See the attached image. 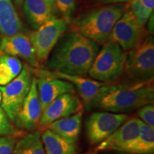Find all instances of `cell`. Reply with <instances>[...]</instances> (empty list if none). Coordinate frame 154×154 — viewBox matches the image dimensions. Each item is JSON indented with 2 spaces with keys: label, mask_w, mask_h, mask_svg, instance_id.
<instances>
[{
  "label": "cell",
  "mask_w": 154,
  "mask_h": 154,
  "mask_svg": "<svg viewBox=\"0 0 154 154\" xmlns=\"http://www.w3.org/2000/svg\"><path fill=\"white\" fill-rule=\"evenodd\" d=\"M96 2L101 4L103 5H113V4H120V3H128L131 0H95Z\"/></svg>",
  "instance_id": "29"
},
{
  "label": "cell",
  "mask_w": 154,
  "mask_h": 154,
  "mask_svg": "<svg viewBox=\"0 0 154 154\" xmlns=\"http://www.w3.org/2000/svg\"><path fill=\"white\" fill-rule=\"evenodd\" d=\"M34 74L36 75V85L42 111L59 96L76 93V88L72 83L57 78L47 69H34Z\"/></svg>",
  "instance_id": "10"
},
{
  "label": "cell",
  "mask_w": 154,
  "mask_h": 154,
  "mask_svg": "<svg viewBox=\"0 0 154 154\" xmlns=\"http://www.w3.org/2000/svg\"><path fill=\"white\" fill-rule=\"evenodd\" d=\"M50 72L57 78L72 83L74 87L76 88L77 91L86 108L91 104L98 95L101 88L106 84L85 76L69 75L60 72Z\"/></svg>",
  "instance_id": "15"
},
{
  "label": "cell",
  "mask_w": 154,
  "mask_h": 154,
  "mask_svg": "<svg viewBox=\"0 0 154 154\" xmlns=\"http://www.w3.org/2000/svg\"><path fill=\"white\" fill-rule=\"evenodd\" d=\"M42 108L38 98L36 79L34 76L29 92L25 99L15 122L18 128L34 131L37 128L42 116Z\"/></svg>",
  "instance_id": "14"
},
{
  "label": "cell",
  "mask_w": 154,
  "mask_h": 154,
  "mask_svg": "<svg viewBox=\"0 0 154 154\" xmlns=\"http://www.w3.org/2000/svg\"><path fill=\"white\" fill-rule=\"evenodd\" d=\"M14 3L17 6H21L24 2V0H13Z\"/></svg>",
  "instance_id": "32"
},
{
  "label": "cell",
  "mask_w": 154,
  "mask_h": 154,
  "mask_svg": "<svg viewBox=\"0 0 154 154\" xmlns=\"http://www.w3.org/2000/svg\"><path fill=\"white\" fill-rule=\"evenodd\" d=\"M23 64L20 59L12 56L0 54V86H6L20 74Z\"/></svg>",
  "instance_id": "22"
},
{
  "label": "cell",
  "mask_w": 154,
  "mask_h": 154,
  "mask_svg": "<svg viewBox=\"0 0 154 154\" xmlns=\"http://www.w3.org/2000/svg\"><path fill=\"white\" fill-rule=\"evenodd\" d=\"M147 35L145 26L141 25L129 9L121 16L111 32L110 39L125 51L139 44Z\"/></svg>",
  "instance_id": "9"
},
{
  "label": "cell",
  "mask_w": 154,
  "mask_h": 154,
  "mask_svg": "<svg viewBox=\"0 0 154 154\" xmlns=\"http://www.w3.org/2000/svg\"><path fill=\"white\" fill-rule=\"evenodd\" d=\"M148 24H149V30L150 32V34H153V12H152V14H151V16L148 19L147 21Z\"/></svg>",
  "instance_id": "30"
},
{
  "label": "cell",
  "mask_w": 154,
  "mask_h": 154,
  "mask_svg": "<svg viewBox=\"0 0 154 154\" xmlns=\"http://www.w3.org/2000/svg\"><path fill=\"white\" fill-rule=\"evenodd\" d=\"M116 153L114 154H129V153H120V152H116Z\"/></svg>",
  "instance_id": "35"
},
{
  "label": "cell",
  "mask_w": 154,
  "mask_h": 154,
  "mask_svg": "<svg viewBox=\"0 0 154 154\" xmlns=\"http://www.w3.org/2000/svg\"><path fill=\"white\" fill-rule=\"evenodd\" d=\"M122 153L129 154H153L154 128L141 122L139 135Z\"/></svg>",
  "instance_id": "20"
},
{
  "label": "cell",
  "mask_w": 154,
  "mask_h": 154,
  "mask_svg": "<svg viewBox=\"0 0 154 154\" xmlns=\"http://www.w3.org/2000/svg\"><path fill=\"white\" fill-rule=\"evenodd\" d=\"M128 9L132 11L133 14L136 17L140 24L145 26L148 19L152 13L150 14L146 10V9L140 4L139 0H131L129 2H128Z\"/></svg>",
  "instance_id": "25"
},
{
  "label": "cell",
  "mask_w": 154,
  "mask_h": 154,
  "mask_svg": "<svg viewBox=\"0 0 154 154\" xmlns=\"http://www.w3.org/2000/svg\"><path fill=\"white\" fill-rule=\"evenodd\" d=\"M85 154H98V153H97V151H96L95 150H94V151H90L86 152Z\"/></svg>",
  "instance_id": "33"
},
{
  "label": "cell",
  "mask_w": 154,
  "mask_h": 154,
  "mask_svg": "<svg viewBox=\"0 0 154 154\" xmlns=\"http://www.w3.org/2000/svg\"><path fill=\"white\" fill-rule=\"evenodd\" d=\"M126 113L109 111L93 113L86 122V134L88 141L92 146H97L111 136L128 119Z\"/></svg>",
  "instance_id": "8"
},
{
  "label": "cell",
  "mask_w": 154,
  "mask_h": 154,
  "mask_svg": "<svg viewBox=\"0 0 154 154\" xmlns=\"http://www.w3.org/2000/svg\"><path fill=\"white\" fill-rule=\"evenodd\" d=\"M126 59V51L109 39L99 49L88 74L100 82H116L124 75Z\"/></svg>",
  "instance_id": "4"
},
{
  "label": "cell",
  "mask_w": 154,
  "mask_h": 154,
  "mask_svg": "<svg viewBox=\"0 0 154 154\" xmlns=\"http://www.w3.org/2000/svg\"><path fill=\"white\" fill-rule=\"evenodd\" d=\"M41 137L47 154H77L76 144L61 137L49 128L43 131Z\"/></svg>",
  "instance_id": "19"
},
{
  "label": "cell",
  "mask_w": 154,
  "mask_h": 154,
  "mask_svg": "<svg viewBox=\"0 0 154 154\" xmlns=\"http://www.w3.org/2000/svg\"><path fill=\"white\" fill-rule=\"evenodd\" d=\"M24 27L11 0H0V34L11 36L22 32Z\"/></svg>",
  "instance_id": "17"
},
{
  "label": "cell",
  "mask_w": 154,
  "mask_h": 154,
  "mask_svg": "<svg viewBox=\"0 0 154 154\" xmlns=\"http://www.w3.org/2000/svg\"><path fill=\"white\" fill-rule=\"evenodd\" d=\"M140 121L148 126L154 128V106L153 103L143 106L138 109L136 112Z\"/></svg>",
  "instance_id": "26"
},
{
  "label": "cell",
  "mask_w": 154,
  "mask_h": 154,
  "mask_svg": "<svg viewBox=\"0 0 154 154\" xmlns=\"http://www.w3.org/2000/svg\"><path fill=\"white\" fill-rule=\"evenodd\" d=\"M17 142L16 136L0 137V154H12Z\"/></svg>",
  "instance_id": "27"
},
{
  "label": "cell",
  "mask_w": 154,
  "mask_h": 154,
  "mask_svg": "<svg viewBox=\"0 0 154 154\" xmlns=\"http://www.w3.org/2000/svg\"><path fill=\"white\" fill-rule=\"evenodd\" d=\"M139 2L148 12L150 14L153 12L154 0H139Z\"/></svg>",
  "instance_id": "28"
},
{
  "label": "cell",
  "mask_w": 154,
  "mask_h": 154,
  "mask_svg": "<svg viewBox=\"0 0 154 154\" xmlns=\"http://www.w3.org/2000/svg\"><path fill=\"white\" fill-rule=\"evenodd\" d=\"M99 49L95 42L72 31L56 44L47 59V70L86 76Z\"/></svg>",
  "instance_id": "1"
},
{
  "label": "cell",
  "mask_w": 154,
  "mask_h": 154,
  "mask_svg": "<svg viewBox=\"0 0 154 154\" xmlns=\"http://www.w3.org/2000/svg\"><path fill=\"white\" fill-rule=\"evenodd\" d=\"M45 1L47 2L49 4V5L51 6V7H53L54 9H56V7H55V1H54V0H45Z\"/></svg>",
  "instance_id": "31"
},
{
  "label": "cell",
  "mask_w": 154,
  "mask_h": 154,
  "mask_svg": "<svg viewBox=\"0 0 154 154\" xmlns=\"http://www.w3.org/2000/svg\"><path fill=\"white\" fill-rule=\"evenodd\" d=\"M0 50L6 54L20 58L34 69L39 68V63L30 38L22 32L11 36H3L0 42Z\"/></svg>",
  "instance_id": "13"
},
{
  "label": "cell",
  "mask_w": 154,
  "mask_h": 154,
  "mask_svg": "<svg viewBox=\"0 0 154 154\" xmlns=\"http://www.w3.org/2000/svg\"><path fill=\"white\" fill-rule=\"evenodd\" d=\"M128 8V3L103 5L85 11L69 24L72 31L103 45L110 39L115 24Z\"/></svg>",
  "instance_id": "3"
},
{
  "label": "cell",
  "mask_w": 154,
  "mask_h": 154,
  "mask_svg": "<svg viewBox=\"0 0 154 154\" xmlns=\"http://www.w3.org/2000/svg\"><path fill=\"white\" fill-rule=\"evenodd\" d=\"M141 122L136 116H129L111 136L96 146L95 151L122 153L139 135Z\"/></svg>",
  "instance_id": "12"
},
{
  "label": "cell",
  "mask_w": 154,
  "mask_h": 154,
  "mask_svg": "<svg viewBox=\"0 0 154 154\" xmlns=\"http://www.w3.org/2000/svg\"><path fill=\"white\" fill-rule=\"evenodd\" d=\"M4 109L0 106V136H19L21 132L14 126Z\"/></svg>",
  "instance_id": "24"
},
{
  "label": "cell",
  "mask_w": 154,
  "mask_h": 154,
  "mask_svg": "<svg viewBox=\"0 0 154 154\" xmlns=\"http://www.w3.org/2000/svg\"><path fill=\"white\" fill-rule=\"evenodd\" d=\"M124 74L127 82L153 81L154 40L151 35H146L136 47L126 51Z\"/></svg>",
  "instance_id": "5"
},
{
  "label": "cell",
  "mask_w": 154,
  "mask_h": 154,
  "mask_svg": "<svg viewBox=\"0 0 154 154\" xmlns=\"http://www.w3.org/2000/svg\"><path fill=\"white\" fill-rule=\"evenodd\" d=\"M55 10L45 0H24L23 2V14L34 30L54 16Z\"/></svg>",
  "instance_id": "16"
},
{
  "label": "cell",
  "mask_w": 154,
  "mask_h": 154,
  "mask_svg": "<svg viewBox=\"0 0 154 154\" xmlns=\"http://www.w3.org/2000/svg\"><path fill=\"white\" fill-rule=\"evenodd\" d=\"M153 81L148 82L105 84L88 110L100 109L109 112L126 113L143 106L153 103Z\"/></svg>",
  "instance_id": "2"
},
{
  "label": "cell",
  "mask_w": 154,
  "mask_h": 154,
  "mask_svg": "<svg viewBox=\"0 0 154 154\" xmlns=\"http://www.w3.org/2000/svg\"><path fill=\"white\" fill-rule=\"evenodd\" d=\"M68 25L64 19L54 15L37 29L30 32L28 36L39 65L47 61L56 44L66 32Z\"/></svg>",
  "instance_id": "7"
},
{
  "label": "cell",
  "mask_w": 154,
  "mask_h": 154,
  "mask_svg": "<svg viewBox=\"0 0 154 154\" xmlns=\"http://www.w3.org/2000/svg\"><path fill=\"white\" fill-rule=\"evenodd\" d=\"M1 103H2V93H1V91H0V106H1Z\"/></svg>",
  "instance_id": "34"
},
{
  "label": "cell",
  "mask_w": 154,
  "mask_h": 154,
  "mask_svg": "<svg viewBox=\"0 0 154 154\" xmlns=\"http://www.w3.org/2000/svg\"><path fill=\"white\" fill-rule=\"evenodd\" d=\"M82 111L76 113L71 116L54 121L48 128L61 137L76 144L82 130Z\"/></svg>",
  "instance_id": "18"
},
{
  "label": "cell",
  "mask_w": 154,
  "mask_h": 154,
  "mask_svg": "<svg viewBox=\"0 0 154 154\" xmlns=\"http://www.w3.org/2000/svg\"><path fill=\"white\" fill-rule=\"evenodd\" d=\"M83 111V103L75 94H63L51 102L42 111L36 129L39 131L47 129L54 121L66 118Z\"/></svg>",
  "instance_id": "11"
},
{
  "label": "cell",
  "mask_w": 154,
  "mask_h": 154,
  "mask_svg": "<svg viewBox=\"0 0 154 154\" xmlns=\"http://www.w3.org/2000/svg\"><path fill=\"white\" fill-rule=\"evenodd\" d=\"M34 76V69L24 64L18 76L6 86H0L2 93L1 107L4 109L14 124L22 106L25 99L29 92L32 79Z\"/></svg>",
  "instance_id": "6"
},
{
  "label": "cell",
  "mask_w": 154,
  "mask_h": 154,
  "mask_svg": "<svg viewBox=\"0 0 154 154\" xmlns=\"http://www.w3.org/2000/svg\"><path fill=\"white\" fill-rule=\"evenodd\" d=\"M55 7L61 13L62 18L67 22H71L74 18L75 10H76L77 0H54Z\"/></svg>",
  "instance_id": "23"
},
{
  "label": "cell",
  "mask_w": 154,
  "mask_h": 154,
  "mask_svg": "<svg viewBox=\"0 0 154 154\" xmlns=\"http://www.w3.org/2000/svg\"><path fill=\"white\" fill-rule=\"evenodd\" d=\"M41 136L38 130L24 134L16 142L12 154H46Z\"/></svg>",
  "instance_id": "21"
}]
</instances>
